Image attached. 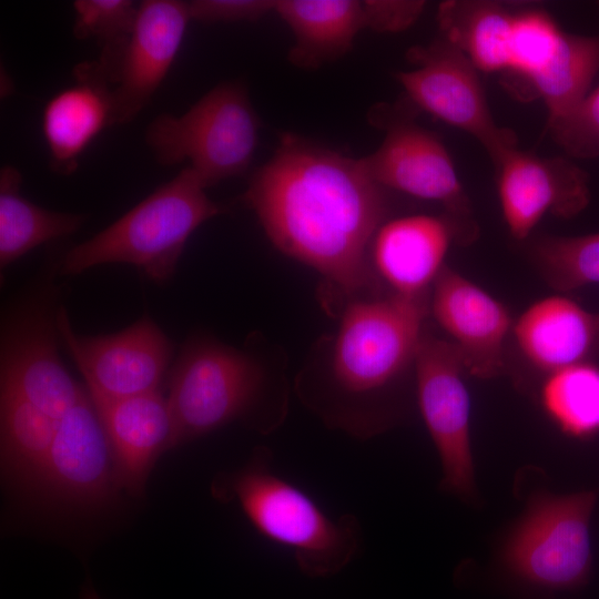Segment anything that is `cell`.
Returning <instances> with one entry per match:
<instances>
[{
  "mask_svg": "<svg viewBox=\"0 0 599 599\" xmlns=\"http://www.w3.org/2000/svg\"><path fill=\"white\" fill-rule=\"evenodd\" d=\"M244 200L280 251L344 293L372 283L367 250L386 203L361 159L286 133L253 175Z\"/></svg>",
  "mask_w": 599,
  "mask_h": 599,
  "instance_id": "obj_1",
  "label": "cell"
},
{
  "mask_svg": "<svg viewBox=\"0 0 599 599\" xmlns=\"http://www.w3.org/2000/svg\"><path fill=\"white\" fill-rule=\"evenodd\" d=\"M427 314L423 296L351 303L342 316L326 376L301 384L302 399L328 425L369 438L390 419L386 390L414 363Z\"/></svg>",
  "mask_w": 599,
  "mask_h": 599,
  "instance_id": "obj_2",
  "label": "cell"
},
{
  "mask_svg": "<svg viewBox=\"0 0 599 599\" xmlns=\"http://www.w3.org/2000/svg\"><path fill=\"white\" fill-rule=\"evenodd\" d=\"M273 460L271 449L256 447L244 465L214 477L212 496L224 504L235 502L261 536L290 549L306 577L339 573L362 548L361 521L353 514L328 515L278 475Z\"/></svg>",
  "mask_w": 599,
  "mask_h": 599,
  "instance_id": "obj_3",
  "label": "cell"
},
{
  "mask_svg": "<svg viewBox=\"0 0 599 599\" xmlns=\"http://www.w3.org/2000/svg\"><path fill=\"white\" fill-rule=\"evenodd\" d=\"M173 422L171 449L246 419L268 434L284 420L287 392L242 351L197 337L181 351L166 397Z\"/></svg>",
  "mask_w": 599,
  "mask_h": 599,
  "instance_id": "obj_4",
  "label": "cell"
},
{
  "mask_svg": "<svg viewBox=\"0 0 599 599\" xmlns=\"http://www.w3.org/2000/svg\"><path fill=\"white\" fill-rule=\"evenodd\" d=\"M205 189L196 173L185 166L111 225L70 248L60 273L74 275L98 265L121 263L140 267L154 282L167 281L191 234L224 211Z\"/></svg>",
  "mask_w": 599,
  "mask_h": 599,
  "instance_id": "obj_5",
  "label": "cell"
},
{
  "mask_svg": "<svg viewBox=\"0 0 599 599\" xmlns=\"http://www.w3.org/2000/svg\"><path fill=\"white\" fill-rule=\"evenodd\" d=\"M480 70L515 79L539 98L549 119L562 115L589 92L599 71V38L570 34L540 10L501 7Z\"/></svg>",
  "mask_w": 599,
  "mask_h": 599,
  "instance_id": "obj_6",
  "label": "cell"
},
{
  "mask_svg": "<svg viewBox=\"0 0 599 599\" xmlns=\"http://www.w3.org/2000/svg\"><path fill=\"white\" fill-rule=\"evenodd\" d=\"M258 130L248 93L234 81L217 84L181 116L158 115L146 128L145 141L162 165L189 160L209 187L248 167Z\"/></svg>",
  "mask_w": 599,
  "mask_h": 599,
  "instance_id": "obj_7",
  "label": "cell"
},
{
  "mask_svg": "<svg viewBox=\"0 0 599 599\" xmlns=\"http://www.w3.org/2000/svg\"><path fill=\"white\" fill-rule=\"evenodd\" d=\"M596 501L593 490L534 497L506 542L507 571L526 586L548 591L585 586L592 569L590 518Z\"/></svg>",
  "mask_w": 599,
  "mask_h": 599,
  "instance_id": "obj_8",
  "label": "cell"
},
{
  "mask_svg": "<svg viewBox=\"0 0 599 599\" xmlns=\"http://www.w3.org/2000/svg\"><path fill=\"white\" fill-rule=\"evenodd\" d=\"M408 59L415 68L397 78L417 106L475 138L494 162L516 146L514 132L494 121L478 70L457 45L443 37L410 49Z\"/></svg>",
  "mask_w": 599,
  "mask_h": 599,
  "instance_id": "obj_9",
  "label": "cell"
},
{
  "mask_svg": "<svg viewBox=\"0 0 599 599\" xmlns=\"http://www.w3.org/2000/svg\"><path fill=\"white\" fill-rule=\"evenodd\" d=\"M55 318L92 398L123 399L159 390L172 344L149 316L118 333L98 336L75 334L62 306Z\"/></svg>",
  "mask_w": 599,
  "mask_h": 599,
  "instance_id": "obj_10",
  "label": "cell"
},
{
  "mask_svg": "<svg viewBox=\"0 0 599 599\" xmlns=\"http://www.w3.org/2000/svg\"><path fill=\"white\" fill-rule=\"evenodd\" d=\"M414 366L418 406L441 461V486L470 497L475 488L470 398L458 352L449 341L424 335Z\"/></svg>",
  "mask_w": 599,
  "mask_h": 599,
  "instance_id": "obj_11",
  "label": "cell"
},
{
  "mask_svg": "<svg viewBox=\"0 0 599 599\" xmlns=\"http://www.w3.org/2000/svg\"><path fill=\"white\" fill-rule=\"evenodd\" d=\"M369 176L384 190L393 189L441 204L455 219L469 220V202L454 163L440 140L415 123L396 121L372 154L361 159Z\"/></svg>",
  "mask_w": 599,
  "mask_h": 599,
  "instance_id": "obj_12",
  "label": "cell"
},
{
  "mask_svg": "<svg viewBox=\"0 0 599 599\" xmlns=\"http://www.w3.org/2000/svg\"><path fill=\"white\" fill-rule=\"evenodd\" d=\"M494 163L502 216L517 240L527 238L547 213L572 217L589 202L586 172L566 159L541 158L515 146Z\"/></svg>",
  "mask_w": 599,
  "mask_h": 599,
  "instance_id": "obj_13",
  "label": "cell"
},
{
  "mask_svg": "<svg viewBox=\"0 0 599 599\" xmlns=\"http://www.w3.org/2000/svg\"><path fill=\"white\" fill-rule=\"evenodd\" d=\"M55 333L57 318L49 309L39 305L23 308L2 335L0 382L59 418L85 390L63 366Z\"/></svg>",
  "mask_w": 599,
  "mask_h": 599,
  "instance_id": "obj_14",
  "label": "cell"
},
{
  "mask_svg": "<svg viewBox=\"0 0 599 599\" xmlns=\"http://www.w3.org/2000/svg\"><path fill=\"white\" fill-rule=\"evenodd\" d=\"M430 308L457 349L465 372L478 378H493L502 372L511 318L500 301L445 266L433 284Z\"/></svg>",
  "mask_w": 599,
  "mask_h": 599,
  "instance_id": "obj_15",
  "label": "cell"
},
{
  "mask_svg": "<svg viewBox=\"0 0 599 599\" xmlns=\"http://www.w3.org/2000/svg\"><path fill=\"white\" fill-rule=\"evenodd\" d=\"M189 2L144 0L111 90L112 124L133 120L166 77L182 44L189 21Z\"/></svg>",
  "mask_w": 599,
  "mask_h": 599,
  "instance_id": "obj_16",
  "label": "cell"
},
{
  "mask_svg": "<svg viewBox=\"0 0 599 599\" xmlns=\"http://www.w3.org/2000/svg\"><path fill=\"white\" fill-rule=\"evenodd\" d=\"M91 399L109 440L118 490L141 497L156 459L171 449L173 422L166 398L158 390L123 399Z\"/></svg>",
  "mask_w": 599,
  "mask_h": 599,
  "instance_id": "obj_17",
  "label": "cell"
},
{
  "mask_svg": "<svg viewBox=\"0 0 599 599\" xmlns=\"http://www.w3.org/2000/svg\"><path fill=\"white\" fill-rule=\"evenodd\" d=\"M459 236L447 220L410 215L392 220L378 229L373 240V258L394 293L424 296L444 270L451 240Z\"/></svg>",
  "mask_w": 599,
  "mask_h": 599,
  "instance_id": "obj_18",
  "label": "cell"
},
{
  "mask_svg": "<svg viewBox=\"0 0 599 599\" xmlns=\"http://www.w3.org/2000/svg\"><path fill=\"white\" fill-rule=\"evenodd\" d=\"M512 332L522 356L547 374L588 362L599 351V314L566 296L532 303Z\"/></svg>",
  "mask_w": 599,
  "mask_h": 599,
  "instance_id": "obj_19",
  "label": "cell"
},
{
  "mask_svg": "<svg viewBox=\"0 0 599 599\" xmlns=\"http://www.w3.org/2000/svg\"><path fill=\"white\" fill-rule=\"evenodd\" d=\"M77 84L54 94L42 113V132L50 166L58 174L77 170L80 155L93 139L112 125V88L81 65L74 68Z\"/></svg>",
  "mask_w": 599,
  "mask_h": 599,
  "instance_id": "obj_20",
  "label": "cell"
},
{
  "mask_svg": "<svg viewBox=\"0 0 599 599\" xmlns=\"http://www.w3.org/2000/svg\"><path fill=\"white\" fill-rule=\"evenodd\" d=\"M274 11L293 32L288 58L300 68H318L343 57L366 28L363 1L280 0Z\"/></svg>",
  "mask_w": 599,
  "mask_h": 599,
  "instance_id": "obj_21",
  "label": "cell"
},
{
  "mask_svg": "<svg viewBox=\"0 0 599 599\" xmlns=\"http://www.w3.org/2000/svg\"><path fill=\"white\" fill-rule=\"evenodd\" d=\"M1 468L22 490L42 496L60 418L12 388H0Z\"/></svg>",
  "mask_w": 599,
  "mask_h": 599,
  "instance_id": "obj_22",
  "label": "cell"
},
{
  "mask_svg": "<svg viewBox=\"0 0 599 599\" xmlns=\"http://www.w3.org/2000/svg\"><path fill=\"white\" fill-rule=\"evenodd\" d=\"M20 171L6 165L0 171V266L8 265L32 248L78 231L85 216L43 209L20 194Z\"/></svg>",
  "mask_w": 599,
  "mask_h": 599,
  "instance_id": "obj_23",
  "label": "cell"
},
{
  "mask_svg": "<svg viewBox=\"0 0 599 599\" xmlns=\"http://www.w3.org/2000/svg\"><path fill=\"white\" fill-rule=\"evenodd\" d=\"M73 35L78 40L95 39L101 53L83 67L113 88L138 17L139 3L131 0H77Z\"/></svg>",
  "mask_w": 599,
  "mask_h": 599,
  "instance_id": "obj_24",
  "label": "cell"
},
{
  "mask_svg": "<svg viewBox=\"0 0 599 599\" xmlns=\"http://www.w3.org/2000/svg\"><path fill=\"white\" fill-rule=\"evenodd\" d=\"M540 400L566 435L589 438L599 434V366L588 361L547 374Z\"/></svg>",
  "mask_w": 599,
  "mask_h": 599,
  "instance_id": "obj_25",
  "label": "cell"
},
{
  "mask_svg": "<svg viewBox=\"0 0 599 599\" xmlns=\"http://www.w3.org/2000/svg\"><path fill=\"white\" fill-rule=\"evenodd\" d=\"M532 257L548 284L558 291L599 284V233L541 237L532 246Z\"/></svg>",
  "mask_w": 599,
  "mask_h": 599,
  "instance_id": "obj_26",
  "label": "cell"
},
{
  "mask_svg": "<svg viewBox=\"0 0 599 599\" xmlns=\"http://www.w3.org/2000/svg\"><path fill=\"white\" fill-rule=\"evenodd\" d=\"M557 143L570 155L590 159L599 155V87L564 115L548 121Z\"/></svg>",
  "mask_w": 599,
  "mask_h": 599,
  "instance_id": "obj_27",
  "label": "cell"
},
{
  "mask_svg": "<svg viewBox=\"0 0 599 599\" xmlns=\"http://www.w3.org/2000/svg\"><path fill=\"white\" fill-rule=\"evenodd\" d=\"M275 9L271 0H194L189 2L191 20L204 23L253 21Z\"/></svg>",
  "mask_w": 599,
  "mask_h": 599,
  "instance_id": "obj_28",
  "label": "cell"
},
{
  "mask_svg": "<svg viewBox=\"0 0 599 599\" xmlns=\"http://www.w3.org/2000/svg\"><path fill=\"white\" fill-rule=\"evenodd\" d=\"M366 28L397 32L413 24L424 8L422 1H363Z\"/></svg>",
  "mask_w": 599,
  "mask_h": 599,
  "instance_id": "obj_29",
  "label": "cell"
},
{
  "mask_svg": "<svg viewBox=\"0 0 599 599\" xmlns=\"http://www.w3.org/2000/svg\"><path fill=\"white\" fill-rule=\"evenodd\" d=\"M81 599H101L91 585H85L82 588Z\"/></svg>",
  "mask_w": 599,
  "mask_h": 599,
  "instance_id": "obj_30",
  "label": "cell"
}]
</instances>
